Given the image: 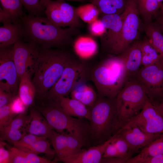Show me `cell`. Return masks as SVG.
I'll use <instances>...</instances> for the list:
<instances>
[{
  "mask_svg": "<svg viewBox=\"0 0 163 163\" xmlns=\"http://www.w3.org/2000/svg\"><path fill=\"white\" fill-rule=\"evenodd\" d=\"M148 99L140 83L134 78H128L116 97L118 118L121 129L140 112Z\"/></svg>",
  "mask_w": 163,
  "mask_h": 163,
  "instance_id": "cell-5",
  "label": "cell"
},
{
  "mask_svg": "<svg viewBox=\"0 0 163 163\" xmlns=\"http://www.w3.org/2000/svg\"><path fill=\"white\" fill-rule=\"evenodd\" d=\"M112 141L117 148L118 157L127 160L129 146L126 140L116 133L115 134Z\"/></svg>",
  "mask_w": 163,
  "mask_h": 163,
  "instance_id": "cell-37",
  "label": "cell"
},
{
  "mask_svg": "<svg viewBox=\"0 0 163 163\" xmlns=\"http://www.w3.org/2000/svg\"><path fill=\"white\" fill-rule=\"evenodd\" d=\"M76 54L82 58L87 59L95 55L97 50L96 42L91 38L82 37L77 39L73 44Z\"/></svg>",
  "mask_w": 163,
  "mask_h": 163,
  "instance_id": "cell-25",
  "label": "cell"
},
{
  "mask_svg": "<svg viewBox=\"0 0 163 163\" xmlns=\"http://www.w3.org/2000/svg\"><path fill=\"white\" fill-rule=\"evenodd\" d=\"M89 69L84 62L74 59L65 68L60 77L40 101L42 103L59 101L66 97L79 83L88 77Z\"/></svg>",
  "mask_w": 163,
  "mask_h": 163,
  "instance_id": "cell-6",
  "label": "cell"
},
{
  "mask_svg": "<svg viewBox=\"0 0 163 163\" xmlns=\"http://www.w3.org/2000/svg\"><path fill=\"white\" fill-rule=\"evenodd\" d=\"M23 7L30 16H46L42 0H21Z\"/></svg>",
  "mask_w": 163,
  "mask_h": 163,
  "instance_id": "cell-34",
  "label": "cell"
},
{
  "mask_svg": "<svg viewBox=\"0 0 163 163\" xmlns=\"http://www.w3.org/2000/svg\"><path fill=\"white\" fill-rule=\"evenodd\" d=\"M46 17L53 24L61 27L81 28L82 20L74 7L64 0H42Z\"/></svg>",
  "mask_w": 163,
  "mask_h": 163,
  "instance_id": "cell-9",
  "label": "cell"
},
{
  "mask_svg": "<svg viewBox=\"0 0 163 163\" xmlns=\"http://www.w3.org/2000/svg\"><path fill=\"white\" fill-rule=\"evenodd\" d=\"M106 28L105 33L101 37V48L111 55L121 35L123 22L121 14H106L101 19Z\"/></svg>",
  "mask_w": 163,
  "mask_h": 163,
  "instance_id": "cell-14",
  "label": "cell"
},
{
  "mask_svg": "<svg viewBox=\"0 0 163 163\" xmlns=\"http://www.w3.org/2000/svg\"><path fill=\"white\" fill-rule=\"evenodd\" d=\"M160 5L161 6V5L163 4V0H157Z\"/></svg>",
  "mask_w": 163,
  "mask_h": 163,
  "instance_id": "cell-51",
  "label": "cell"
},
{
  "mask_svg": "<svg viewBox=\"0 0 163 163\" xmlns=\"http://www.w3.org/2000/svg\"><path fill=\"white\" fill-rule=\"evenodd\" d=\"M10 104L11 111L16 115L26 112L28 107L18 95L15 97Z\"/></svg>",
  "mask_w": 163,
  "mask_h": 163,
  "instance_id": "cell-43",
  "label": "cell"
},
{
  "mask_svg": "<svg viewBox=\"0 0 163 163\" xmlns=\"http://www.w3.org/2000/svg\"><path fill=\"white\" fill-rule=\"evenodd\" d=\"M104 15L121 14L125 10L126 0H89Z\"/></svg>",
  "mask_w": 163,
  "mask_h": 163,
  "instance_id": "cell-24",
  "label": "cell"
},
{
  "mask_svg": "<svg viewBox=\"0 0 163 163\" xmlns=\"http://www.w3.org/2000/svg\"><path fill=\"white\" fill-rule=\"evenodd\" d=\"M40 46L33 43L20 39L13 45L14 61L20 82L22 77L27 73L31 76L34 72Z\"/></svg>",
  "mask_w": 163,
  "mask_h": 163,
  "instance_id": "cell-11",
  "label": "cell"
},
{
  "mask_svg": "<svg viewBox=\"0 0 163 163\" xmlns=\"http://www.w3.org/2000/svg\"><path fill=\"white\" fill-rule=\"evenodd\" d=\"M136 126L148 133H163V116L148 99L140 112L123 126Z\"/></svg>",
  "mask_w": 163,
  "mask_h": 163,
  "instance_id": "cell-12",
  "label": "cell"
},
{
  "mask_svg": "<svg viewBox=\"0 0 163 163\" xmlns=\"http://www.w3.org/2000/svg\"><path fill=\"white\" fill-rule=\"evenodd\" d=\"M144 28L148 39L163 59V34L158 26L151 22L145 23Z\"/></svg>",
  "mask_w": 163,
  "mask_h": 163,
  "instance_id": "cell-26",
  "label": "cell"
},
{
  "mask_svg": "<svg viewBox=\"0 0 163 163\" xmlns=\"http://www.w3.org/2000/svg\"><path fill=\"white\" fill-rule=\"evenodd\" d=\"M6 143L0 141V163H10V154L9 150L5 148Z\"/></svg>",
  "mask_w": 163,
  "mask_h": 163,
  "instance_id": "cell-45",
  "label": "cell"
},
{
  "mask_svg": "<svg viewBox=\"0 0 163 163\" xmlns=\"http://www.w3.org/2000/svg\"><path fill=\"white\" fill-rule=\"evenodd\" d=\"M53 129L37 108L32 107L25 128V132L36 136L51 139Z\"/></svg>",
  "mask_w": 163,
  "mask_h": 163,
  "instance_id": "cell-17",
  "label": "cell"
},
{
  "mask_svg": "<svg viewBox=\"0 0 163 163\" xmlns=\"http://www.w3.org/2000/svg\"><path fill=\"white\" fill-rule=\"evenodd\" d=\"M160 8L161 9V20L163 21V5L162 4Z\"/></svg>",
  "mask_w": 163,
  "mask_h": 163,
  "instance_id": "cell-50",
  "label": "cell"
},
{
  "mask_svg": "<svg viewBox=\"0 0 163 163\" xmlns=\"http://www.w3.org/2000/svg\"><path fill=\"white\" fill-rule=\"evenodd\" d=\"M78 84L70 93L71 98L76 99L90 108L94 104L97 98L94 90L84 82Z\"/></svg>",
  "mask_w": 163,
  "mask_h": 163,
  "instance_id": "cell-22",
  "label": "cell"
},
{
  "mask_svg": "<svg viewBox=\"0 0 163 163\" xmlns=\"http://www.w3.org/2000/svg\"><path fill=\"white\" fill-rule=\"evenodd\" d=\"M126 163H163V153L155 156L128 159Z\"/></svg>",
  "mask_w": 163,
  "mask_h": 163,
  "instance_id": "cell-41",
  "label": "cell"
},
{
  "mask_svg": "<svg viewBox=\"0 0 163 163\" xmlns=\"http://www.w3.org/2000/svg\"><path fill=\"white\" fill-rule=\"evenodd\" d=\"M16 96L11 93L7 85L0 83V108L10 103Z\"/></svg>",
  "mask_w": 163,
  "mask_h": 163,
  "instance_id": "cell-40",
  "label": "cell"
},
{
  "mask_svg": "<svg viewBox=\"0 0 163 163\" xmlns=\"http://www.w3.org/2000/svg\"><path fill=\"white\" fill-rule=\"evenodd\" d=\"M139 14L146 23L151 22L161 6L157 0H137Z\"/></svg>",
  "mask_w": 163,
  "mask_h": 163,
  "instance_id": "cell-29",
  "label": "cell"
},
{
  "mask_svg": "<svg viewBox=\"0 0 163 163\" xmlns=\"http://www.w3.org/2000/svg\"><path fill=\"white\" fill-rule=\"evenodd\" d=\"M137 0H127L124 10L121 14L123 25L120 38L111 55L122 53L137 37L140 20Z\"/></svg>",
  "mask_w": 163,
  "mask_h": 163,
  "instance_id": "cell-7",
  "label": "cell"
},
{
  "mask_svg": "<svg viewBox=\"0 0 163 163\" xmlns=\"http://www.w3.org/2000/svg\"><path fill=\"white\" fill-rule=\"evenodd\" d=\"M159 22V26L158 27L163 34V21L161 19Z\"/></svg>",
  "mask_w": 163,
  "mask_h": 163,
  "instance_id": "cell-48",
  "label": "cell"
},
{
  "mask_svg": "<svg viewBox=\"0 0 163 163\" xmlns=\"http://www.w3.org/2000/svg\"><path fill=\"white\" fill-rule=\"evenodd\" d=\"M50 140L59 158L64 157L67 144V134L56 132L53 129Z\"/></svg>",
  "mask_w": 163,
  "mask_h": 163,
  "instance_id": "cell-32",
  "label": "cell"
},
{
  "mask_svg": "<svg viewBox=\"0 0 163 163\" xmlns=\"http://www.w3.org/2000/svg\"><path fill=\"white\" fill-rule=\"evenodd\" d=\"M67 146L63 157L79 152L82 149L84 143L83 135L69 133L68 134H67Z\"/></svg>",
  "mask_w": 163,
  "mask_h": 163,
  "instance_id": "cell-33",
  "label": "cell"
},
{
  "mask_svg": "<svg viewBox=\"0 0 163 163\" xmlns=\"http://www.w3.org/2000/svg\"><path fill=\"white\" fill-rule=\"evenodd\" d=\"M31 76L28 74H24L20 81L18 94L27 107L34 104L36 91L31 79Z\"/></svg>",
  "mask_w": 163,
  "mask_h": 163,
  "instance_id": "cell-23",
  "label": "cell"
},
{
  "mask_svg": "<svg viewBox=\"0 0 163 163\" xmlns=\"http://www.w3.org/2000/svg\"><path fill=\"white\" fill-rule=\"evenodd\" d=\"M10 163H49L50 160L38 156L29 149L12 147L9 150Z\"/></svg>",
  "mask_w": 163,
  "mask_h": 163,
  "instance_id": "cell-21",
  "label": "cell"
},
{
  "mask_svg": "<svg viewBox=\"0 0 163 163\" xmlns=\"http://www.w3.org/2000/svg\"><path fill=\"white\" fill-rule=\"evenodd\" d=\"M127 160L120 157L103 158L101 163H126Z\"/></svg>",
  "mask_w": 163,
  "mask_h": 163,
  "instance_id": "cell-46",
  "label": "cell"
},
{
  "mask_svg": "<svg viewBox=\"0 0 163 163\" xmlns=\"http://www.w3.org/2000/svg\"><path fill=\"white\" fill-rule=\"evenodd\" d=\"M16 116L11 111L10 104L0 108V130L8 126Z\"/></svg>",
  "mask_w": 163,
  "mask_h": 163,
  "instance_id": "cell-38",
  "label": "cell"
},
{
  "mask_svg": "<svg viewBox=\"0 0 163 163\" xmlns=\"http://www.w3.org/2000/svg\"><path fill=\"white\" fill-rule=\"evenodd\" d=\"M89 30L91 34L94 36L103 35L106 29L101 19H97L89 24Z\"/></svg>",
  "mask_w": 163,
  "mask_h": 163,
  "instance_id": "cell-42",
  "label": "cell"
},
{
  "mask_svg": "<svg viewBox=\"0 0 163 163\" xmlns=\"http://www.w3.org/2000/svg\"></svg>",
  "mask_w": 163,
  "mask_h": 163,
  "instance_id": "cell-52",
  "label": "cell"
},
{
  "mask_svg": "<svg viewBox=\"0 0 163 163\" xmlns=\"http://www.w3.org/2000/svg\"><path fill=\"white\" fill-rule=\"evenodd\" d=\"M88 77L101 97L113 99L128 78L125 63L120 55H110L89 70Z\"/></svg>",
  "mask_w": 163,
  "mask_h": 163,
  "instance_id": "cell-3",
  "label": "cell"
},
{
  "mask_svg": "<svg viewBox=\"0 0 163 163\" xmlns=\"http://www.w3.org/2000/svg\"><path fill=\"white\" fill-rule=\"evenodd\" d=\"M74 59L63 49L40 46L32 82L35 88V99L40 101L60 77L68 64Z\"/></svg>",
  "mask_w": 163,
  "mask_h": 163,
  "instance_id": "cell-2",
  "label": "cell"
},
{
  "mask_svg": "<svg viewBox=\"0 0 163 163\" xmlns=\"http://www.w3.org/2000/svg\"><path fill=\"white\" fill-rule=\"evenodd\" d=\"M22 37L21 23L3 24L0 27V48L14 45Z\"/></svg>",
  "mask_w": 163,
  "mask_h": 163,
  "instance_id": "cell-20",
  "label": "cell"
},
{
  "mask_svg": "<svg viewBox=\"0 0 163 163\" xmlns=\"http://www.w3.org/2000/svg\"><path fill=\"white\" fill-rule=\"evenodd\" d=\"M21 24L22 39L47 48L62 49L70 45L81 33L79 28L58 27L44 16L25 14L21 19Z\"/></svg>",
  "mask_w": 163,
  "mask_h": 163,
  "instance_id": "cell-1",
  "label": "cell"
},
{
  "mask_svg": "<svg viewBox=\"0 0 163 163\" xmlns=\"http://www.w3.org/2000/svg\"><path fill=\"white\" fill-rule=\"evenodd\" d=\"M45 137H46L38 136L29 133L27 134L25 132L21 139L13 144L17 147L28 149V148L33 144Z\"/></svg>",
  "mask_w": 163,
  "mask_h": 163,
  "instance_id": "cell-39",
  "label": "cell"
},
{
  "mask_svg": "<svg viewBox=\"0 0 163 163\" xmlns=\"http://www.w3.org/2000/svg\"><path fill=\"white\" fill-rule=\"evenodd\" d=\"M113 139L106 146L103 155V158L119 157L118 151L114 143L112 141Z\"/></svg>",
  "mask_w": 163,
  "mask_h": 163,
  "instance_id": "cell-44",
  "label": "cell"
},
{
  "mask_svg": "<svg viewBox=\"0 0 163 163\" xmlns=\"http://www.w3.org/2000/svg\"><path fill=\"white\" fill-rule=\"evenodd\" d=\"M64 0V1H71L79 2H83L86 1V0Z\"/></svg>",
  "mask_w": 163,
  "mask_h": 163,
  "instance_id": "cell-49",
  "label": "cell"
},
{
  "mask_svg": "<svg viewBox=\"0 0 163 163\" xmlns=\"http://www.w3.org/2000/svg\"><path fill=\"white\" fill-rule=\"evenodd\" d=\"M163 153V133L158 135L145 146L140 152L134 157L136 158L155 156Z\"/></svg>",
  "mask_w": 163,
  "mask_h": 163,
  "instance_id": "cell-30",
  "label": "cell"
},
{
  "mask_svg": "<svg viewBox=\"0 0 163 163\" xmlns=\"http://www.w3.org/2000/svg\"><path fill=\"white\" fill-rule=\"evenodd\" d=\"M36 108L53 129L63 133L66 130L69 133L83 135V127L79 120L66 113L59 101L43 103Z\"/></svg>",
  "mask_w": 163,
  "mask_h": 163,
  "instance_id": "cell-8",
  "label": "cell"
},
{
  "mask_svg": "<svg viewBox=\"0 0 163 163\" xmlns=\"http://www.w3.org/2000/svg\"><path fill=\"white\" fill-rule=\"evenodd\" d=\"M139 44L142 52V65L143 66L163 62V59L148 39L139 41Z\"/></svg>",
  "mask_w": 163,
  "mask_h": 163,
  "instance_id": "cell-27",
  "label": "cell"
},
{
  "mask_svg": "<svg viewBox=\"0 0 163 163\" xmlns=\"http://www.w3.org/2000/svg\"><path fill=\"white\" fill-rule=\"evenodd\" d=\"M114 136V135L100 145L91 147L88 150L82 149L76 153L59 159L65 163H101L105 149Z\"/></svg>",
  "mask_w": 163,
  "mask_h": 163,
  "instance_id": "cell-16",
  "label": "cell"
},
{
  "mask_svg": "<svg viewBox=\"0 0 163 163\" xmlns=\"http://www.w3.org/2000/svg\"><path fill=\"white\" fill-rule=\"evenodd\" d=\"M1 8L13 23H20L21 18L25 14L23 11L21 0H0Z\"/></svg>",
  "mask_w": 163,
  "mask_h": 163,
  "instance_id": "cell-28",
  "label": "cell"
},
{
  "mask_svg": "<svg viewBox=\"0 0 163 163\" xmlns=\"http://www.w3.org/2000/svg\"><path fill=\"white\" fill-rule=\"evenodd\" d=\"M59 101L61 107L68 115L72 117L85 118L90 120V109L81 102L64 96L60 97Z\"/></svg>",
  "mask_w": 163,
  "mask_h": 163,
  "instance_id": "cell-19",
  "label": "cell"
},
{
  "mask_svg": "<svg viewBox=\"0 0 163 163\" xmlns=\"http://www.w3.org/2000/svg\"><path fill=\"white\" fill-rule=\"evenodd\" d=\"M47 138L45 137L37 141L31 145L28 149L37 154L43 153L49 155H54L56 154L55 152L51 148Z\"/></svg>",
  "mask_w": 163,
  "mask_h": 163,
  "instance_id": "cell-35",
  "label": "cell"
},
{
  "mask_svg": "<svg viewBox=\"0 0 163 163\" xmlns=\"http://www.w3.org/2000/svg\"><path fill=\"white\" fill-rule=\"evenodd\" d=\"M117 133L123 138L129 145L128 159L132 157L139 149H142L160 134L146 133L138 127L133 126H123Z\"/></svg>",
  "mask_w": 163,
  "mask_h": 163,
  "instance_id": "cell-15",
  "label": "cell"
},
{
  "mask_svg": "<svg viewBox=\"0 0 163 163\" xmlns=\"http://www.w3.org/2000/svg\"><path fill=\"white\" fill-rule=\"evenodd\" d=\"M91 111L90 129L96 138L105 142L121 129L117 114L116 97L98 96Z\"/></svg>",
  "mask_w": 163,
  "mask_h": 163,
  "instance_id": "cell-4",
  "label": "cell"
},
{
  "mask_svg": "<svg viewBox=\"0 0 163 163\" xmlns=\"http://www.w3.org/2000/svg\"><path fill=\"white\" fill-rule=\"evenodd\" d=\"M151 103L163 116V96L158 100Z\"/></svg>",
  "mask_w": 163,
  "mask_h": 163,
  "instance_id": "cell-47",
  "label": "cell"
},
{
  "mask_svg": "<svg viewBox=\"0 0 163 163\" xmlns=\"http://www.w3.org/2000/svg\"><path fill=\"white\" fill-rule=\"evenodd\" d=\"M23 133L21 130L5 128L0 131L1 140H6L13 144L21 139Z\"/></svg>",
  "mask_w": 163,
  "mask_h": 163,
  "instance_id": "cell-36",
  "label": "cell"
},
{
  "mask_svg": "<svg viewBox=\"0 0 163 163\" xmlns=\"http://www.w3.org/2000/svg\"><path fill=\"white\" fill-rule=\"evenodd\" d=\"M13 45L0 48V83L6 84L17 95L19 82L13 58Z\"/></svg>",
  "mask_w": 163,
  "mask_h": 163,
  "instance_id": "cell-13",
  "label": "cell"
},
{
  "mask_svg": "<svg viewBox=\"0 0 163 163\" xmlns=\"http://www.w3.org/2000/svg\"><path fill=\"white\" fill-rule=\"evenodd\" d=\"M76 9L82 21L89 24L97 19L100 13L97 7L91 3L76 8Z\"/></svg>",
  "mask_w": 163,
  "mask_h": 163,
  "instance_id": "cell-31",
  "label": "cell"
},
{
  "mask_svg": "<svg viewBox=\"0 0 163 163\" xmlns=\"http://www.w3.org/2000/svg\"><path fill=\"white\" fill-rule=\"evenodd\" d=\"M132 78L142 85L151 102L163 96V62L143 66Z\"/></svg>",
  "mask_w": 163,
  "mask_h": 163,
  "instance_id": "cell-10",
  "label": "cell"
},
{
  "mask_svg": "<svg viewBox=\"0 0 163 163\" xmlns=\"http://www.w3.org/2000/svg\"><path fill=\"white\" fill-rule=\"evenodd\" d=\"M120 55L125 63L128 78L132 77L142 65V52L139 41L135 42L131 45Z\"/></svg>",
  "mask_w": 163,
  "mask_h": 163,
  "instance_id": "cell-18",
  "label": "cell"
}]
</instances>
